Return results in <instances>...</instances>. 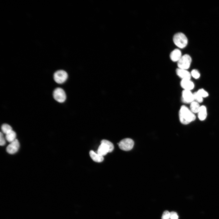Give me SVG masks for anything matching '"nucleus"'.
<instances>
[{
    "label": "nucleus",
    "mask_w": 219,
    "mask_h": 219,
    "mask_svg": "<svg viewBox=\"0 0 219 219\" xmlns=\"http://www.w3.org/2000/svg\"><path fill=\"white\" fill-rule=\"evenodd\" d=\"M182 101L187 103H192L194 101L193 94L190 90H184L182 92Z\"/></svg>",
    "instance_id": "8"
},
{
    "label": "nucleus",
    "mask_w": 219,
    "mask_h": 219,
    "mask_svg": "<svg viewBox=\"0 0 219 219\" xmlns=\"http://www.w3.org/2000/svg\"><path fill=\"white\" fill-rule=\"evenodd\" d=\"M110 152V149L108 145L104 143H101L97 151V153L98 154L102 156H105L108 153Z\"/></svg>",
    "instance_id": "10"
},
{
    "label": "nucleus",
    "mask_w": 219,
    "mask_h": 219,
    "mask_svg": "<svg viewBox=\"0 0 219 219\" xmlns=\"http://www.w3.org/2000/svg\"><path fill=\"white\" fill-rule=\"evenodd\" d=\"M192 62L191 57L188 54H185L177 62V66L179 68L187 70L190 68Z\"/></svg>",
    "instance_id": "3"
},
{
    "label": "nucleus",
    "mask_w": 219,
    "mask_h": 219,
    "mask_svg": "<svg viewBox=\"0 0 219 219\" xmlns=\"http://www.w3.org/2000/svg\"><path fill=\"white\" fill-rule=\"evenodd\" d=\"M176 73L177 75L182 80H191L192 77L191 73L187 70L178 68L176 70Z\"/></svg>",
    "instance_id": "9"
},
{
    "label": "nucleus",
    "mask_w": 219,
    "mask_h": 219,
    "mask_svg": "<svg viewBox=\"0 0 219 219\" xmlns=\"http://www.w3.org/2000/svg\"><path fill=\"white\" fill-rule=\"evenodd\" d=\"M6 141L3 133L1 132L0 135V145L4 146L5 144Z\"/></svg>",
    "instance_id": "22"
},
{
    "label": "nucleus",
    "mask_w": 219,
    "mask_h": 219,
    "mask_svg": "<svg viewBox=\"0 0 219 219\" xmlns=\"http://www.w3.org/2000/svg\"><path fill=\"white\" fill-rule=\"evenodd\" d=\"M53 96L56 100L60 103L64 102L66 98L65 91L62 89L60 87L57 88L54 90Z\"/></svg>",
    "instance_id": "6"
},
{
    "label": "nucleus",
    "mask_w": 219,
    "mask_h": 219,
    "mask_svg": "<svg viewBox=\"0 0 219 219\" xmlns=\"http://www.w3.org/2000/svg\"><path fill=\"white\" fill-rule=\"evenodd\" d=\"M182 56L181 51L178 49L173 50L170 55V59L173 62H178Z\"/></svg>",
    "instance_id": "12"
},
{
    "label": "nucleus",
    "mask_w": 219,
    "mask_h": 219,
    "mask_svg": "<svg viewBox=\"0 0 219 219\" xmlns=\"http://www.w3.org/2000/svg\"><path fill=\"white\" fill-rule=\"evenodd\" d=\"M191 76L194 78L197 79L200 77V75L198 71L196 69L193 70L191 73Z\"/></svg>",
    "instance_id": "19"
},
{
    "label": "nucleus",
    "mask_w": 219,
    "mask_h": 219,
    "mask_svg": "<svg viewBox=\"0 0 219 219\" xmlns=\"http://www.w3.org/2000/svg\"><path fill=\"white\" fill-rule=\"evenodd\" d=\"M118 144L121 150L125 151H129L133 148L134 142L132 139L126 138L121 141Z\"/></svg>",
    "instance_id": "5"
},
{
    "label": "nucleus",
    "mask_w": 219,
    "mask_h": 219,
    "mask_svg": "<svg viewBox=\"0 0 219 219\" xmlns=\"http://www.w3.org/2000/svg\"><path fill=\"white\" fill-rule=\"evenodd\" d=\"M170 213L168 211H165L163 213L162 219H169Z\"/></svg>",
    "instance_id": "23"
},
{
    "label": "nucleus",
    "mask_w": 219,
    "mask_h": 219,
    "mask_svg": "<svg viewBox=\"0 0 219 219\" xmlns=\"http://www.w3.org/2000/svg\"><path fill=\"white\" fill-rule=\"evenodd\" d=\"M197 92L203 98L207 97L208 96V93L203 89H199Z\"/></svg>",
    "instance_id": "21"
},
{
    "label": "nucleus",
    "mask_w": 219,
    "mask_h": 219,
    "mask_svg": "<svg viewBox=\"0 0 219 219\" xmlns=\"http://www.w3.org/2000/svg\"><path fill=\"white\" fill-rule=\"evenodd\" d=\"M198 113V117L200 120L203 121L205 120L207 116V110L206 106H201Z\"/></svg>",
    "instance_id": "13"
},
{
    "label": "nucleus",
    "mask_w": 219,
    "mask_h": 219,
    "mask_svg": "<svg viewBox=\"0 0 219 219\" xmlns=\"http://www.w3.org/2000/svg\"><path fill=\"white\" fill-rule=\"evenodd\" d=\"M20 148L19 142L17 139L8 146L6 151L9 154H13L16 153L18 151Z\"/></svg>",
    "instance_id": "7"
},
{
    "label": "nucleus",
    "mask_w": 219,
    "mask_h": 219,
    "mask_svg": "<svg viewBox=\"0 0 219 219\" xmlns=\"http://www.w3.org/2000/svg\"><path fill=\"white\" fill-rule=\"evenodd\" d=\"M200 106L199 103L194 101L191 103L190 110L194 114L198 113Z\"/></svg>",
    "instance_id": "15"
},
{
    "label": "nucleus",
    "mask_w": 219,
    "mask_h": 219,
    "mask_svg": "<svg viewBox=\"0 0 219 219\" xmlns=\"http://www.w3.org/2000/svg\"><path fill=\"white\" fill-rule=\"evenodd\" d=\"M194 100L196 101L198 103H201L203 101V98L198 93L195 92L193 94Z\"/></svg>",
    "instance_id": "20"
},
{
    "label": "nucleus",
    "mask_w": 219,
    "mask_h": 219,
    "mask_svg": "<svg viewBox=\"0 0 219 219\" xmlns=\"http://www.w3.org/2000/svg\"><path fill=\"white\" fill-rule=\"evenodd\" d=\"M101 143H105L108 145L110 148V153H111L113 151L114 148V145L111 142L106 140L103 139L101 141Z\"/></svg>",
    "instance_id": "18"
},
{
    "label": "nucleus",
    "mask_w": 219,
    "mask_h": 219,
    "mask_svg": "<svg viewBox=\"0 0 219 219\" xmlns=\"http://www.w3.org/2000/svg\"><path fill=\"white\" fill-rule=\"evenodd\" d=\"M173 40L175 45L180 49L185 48L188 43L186 35L181 32L177 33L174 35Z\"/></svg>",
    "instance_id": "2"
},
{
    "label": "nucleus",
    "mask_w": 219,
    "mask_h": 219,
    "mask_svg": "<svg viewBox=\"0 0 219 219\" xmlns=\"http://www.w3.org/2000/svg\"><path fill=\"white\" fill-rule=\"evenodd\" d=\"M67 72L63 70L56 71L54 75V79L57 84H62L64 83L68 78Z\"/></svg>",
    "instance_id": "4"
},
{
    "label": "nucleus",
    "mask_w": 219,
    "mask_h": 219,
    "mask_svg": "<svg viewBox=\"0 0 219 219\" xmlns=\"http://www.w3.org/2000/svg\"><path fill=\"white\" fill-rule=\"evenodd\" d=\"M169 219H178V216L177 213L174 211H172L170 213Z\"/></svg>",
    "instance_id": "24"
},
{
    "label": "nucleus",
    "mask_w": 219,
    "mask_h": 219,
    "mask_svg": "<svg viewBox=\"0 0 219 219\" xmlns=\"http://www.w3.org/2000/svg\"><path fill=\"white\" fill-rule=\"evenodd\" d=\"M179 118L181 123L184 125H188L194 121L196 119L195 114L188 107L182 106L179 112Z\"/></svg>",
    "instance_id": "1"
},
{
    "label": "nucleus",
    "mask_w": 219,
    "mask_h": 219,
    "mask_svg": "<svg viewBox=\"0 0 219 219\" xmlns=\"http://www.w3.org/2000/svg\"><path fill=\"white\" fill-rule=\"evenodd\" d=\"M2 129L3 132L7 134L12 130V128L9 125L7 124H4L2 126Z\"/></svg>",
    "instance_id": "17"
},
{
    "label": "nucleus",
    "mask_w": 219,
    "mask_h": 219,
    "mask_svg": "<svg viewBox=\"0 0 219 219\" xmlns=\"http://www.w3.org/2000/svg\"><path fill=\"white\" fill-rule=\"evenodd\" d=\"M180 85L184 90L190 91L193 89L195 87L194 84L191 80H182L180 82Z\"/></svg>",
    "instance_id": "11"
},
{
    "label": "nucleus",
    "mask_w": 219,
    "mask_h": 219,
    "mask_svg": "<svg viewBox=\"0 0 219 219\" xmlns=\"http://www.w3.org/2000/svg\"><path fill=\"white\" fill-rule=\"evenodd\" d=\"M89 154L90 157L93 160L96 162H101L104 160L103 156L95 153L93 151H91L90 152Z\"/></svg>",
    "instance_id": "14"
},
{
    "label": "nucleus",
    "mask_w": 219,
    "mask_h": 219,
    "mask_svg": "<svg viewBox=\"0 0 219 219\" xmlns=\"http://www.w3.org/2000/svg\"><path fill=\"white\" fill-rule=\"evenodd\" d=\"M16 132L12 130L6 135V139L9 142H11L16 139Z\"/></svg>",
    "instance_id": "16"
}]
</instances>
